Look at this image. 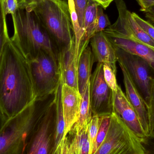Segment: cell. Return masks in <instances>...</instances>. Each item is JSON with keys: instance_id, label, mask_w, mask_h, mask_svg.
Here are the masks:
<instances>
[{"instance_id": "obj_1", "label": "cell", "mask_w": 154, "mask_h": 154, "mask_svg": "<svg viewBox=\"0 0 154 154\" xmlns=\"http://www.w3.org/2000/svg\"><path fill=\"white\" fill-rule=\"evenodd\" d=\"M36 99L28 60L10 38L0 61V110L5 121Z\"/></svg>"}, {"instance_id": "obj_2", "label": "cell", "mask_w": 154, "mask_h": 154, "mask_svg": "<svg viewBox=\"0 0 154 154\" xmlns=\"http://www.w3.org/2000/svg\"><path fill=\"white\" fill-rule=\"evenodd\" d=\"M55 99V94L36 100L22 111L6 120L0 127V154H20L27 137L38 125Z\"/></svg>"}, {"instance_id": "obj_3", "label": "cell", "mask_w": 154, "mask_h": 154, "mask_svg": "<svg viewBox=\"0 0 154 154\" xmlns=\"http://www.w3.org/2000/svg\"><path fill=\"white\" fill-rule=\"evenodd\" d=\"M23 9L32 11L49 35L58 51L75 41L68 0H41Z\"/></svg>"}, {"instance_id": "obj_4", "label": "cell", "mask_w": 154, "mask_h": 154, "mask_svg": "<svg viewBox=\"0 0 154 154\" xmlns=\"http://www.w3.org/2000/svg\"><path fill=\"white\" fill-rule=\"evenodd\" d=\"M12 18L14 32L11 40L27 60L41 51L57 57L55 45L33 11L19 8Z\"/></svg>"}, {"instance_id": "obj_5", "label": "cell", "mask_w": 154, "mask_h": 154, "mask_svg": "<svg viewBox=\"0 0 154 154\" xmlns=\"http://www.w3.org/2000/svg\"><path fill=\"white\" fill-rule=\"evenodd\" d=\"M28 60L36 100H42L54 94L62 83L57 57L41 51Z\"/></svg>"}, {"instance_id": "obj_6", "label": "cell", "mask_w": 154, "mask_h": 154, "mask_svg": "<svg viewBox=\"0 0 154 154\" xmlns=\"http://www.w3.org/2000/svg\"><path fill=\"white\" fill-rule=\"evenodd\" d=\"M143 142L113 112L106 136L93 154H148Z\"/></svg>"}, {"instance_id": "obj_7", "label": "cell", "mask_w": 154, "mask_h": 154, "mask_svg": "<svg viewBox=\"0 0 154 154\" xmlns=\"http://www.w3.org/2000/svg\"><path fill=\"white\" fill-rule=\"evenodd\" d=\"M117 60L123 65L146 106L149 102L152 69L148 62L141 57L114 47Z\"/></svg>"}, {"instance_id": "obj_8", "label": "cell", "mask_w": 154, "mask_h": 154, "mask_svg": "<svg viewBox=\"0 0 154 154\" xmlns=\"http://www.w3.org/2000/svg\"><path fill=\"white\" fill-rule=\"evenodd\" d=\"M103 63H98L90 80L89 97L92 115L110 116L114 112L113 91L104 79Z\"/></svg>"}, {"instance_id": "obj_9", "label": "cell", "mask_w": 154, "mask_h": 154, "mask_svg": "<svg viewBox=\"0 0 154 154\" xmlns=\"http://www.w3.org/2000/svg\"><path fill=\"white\" fill-rule=\"evenodd\" d=\"M113 109L125 124L142 140L148 137L138 115L120 86L113 91Z\"/></svg>"}, {"instance_id": "obj_10", "label": "cell", "mask_w": 154, "mask_h": 154, "mask_svg": "<svg viewBox=\"0 0 154 154\" xmlns=\"http://www.w3.org/2000/svg\"><path fill=\"white\" fill-rule=\"evenodd\" d=\"M103 33L114 47L119 48L128 53L137 55L145 60L152 69L154 78V51L137 39L120 34L109 27Z\"/></svg>"}, {"instance_id": "obj_11", "label": "cell", "mask_w": 154, "mask_h": 154, "mask_svg": "<svg viewBox=\"0 0 154 154\" xmlns=\"http://www.w3.org/2000/svg\"><path fill=\"white\" fill-rule=\"evenodd\" d=\"M55 99L38 125V128L27 154H50L51 129L55 125Z\"/></svg>"}, {"instance_id": "obj_12", "label": "cell", "mask_w": 154, "mask_h": 154, "mask_svg": "<svg viewBox=\"0 0 154 154\" xmlns=\"http://www.w3.org/2000/svg\"><path fill=\"white\" fill-rule=\"evenodd\" d=\"M81 99L78 89L62 84L61 104L65 123L64 139L78 121Z\"/></svg>"}, {"instance_id": "obj_13", "label": "cell", "mask_w": 154, "mask_h": 154, "mask_svg": "<svg viewBox=\"0 0 154 154\" xmlns=\"http://www.w3.org/2000/svg\"><path fill=\"white\" fill-rule=\"evenodd\" d=\"M57 57L62 84H67L78 89L75 41L68 47L59 50Z\"/></svg>"}, {"instance_id": "obj_14", "label": "cell", "mask_w": 154, "mask_h": 154, "mask_svg": "<svg viewBox=\"0 0 154 154\" xmlns=\"http://www.w3.org/2000/svg\"><path fill=\"white\" fill-rule=\"evenodd\" d=\"M124 78L126 96L136 111L141 124L148 136L150 134L149 118L147 106L136 88L131 78L123 65L119 64Z\"/></svg>"}, {"instance_id": "obj_15", "label": "cell", "mask_w": 154, "mask_h": 154, "mask_svg": "<svg viewBox=\"0 0 154 154\" xmlns=\"http://www.w3.org/2000/svg\"><path fill=\"white\" fill-rule=\"evenodd\" d=\"M95 62L109 65L116 74V56L114 46L103 31L95 33L90 40Z\"/></svg>"}, {"instance_id": "obj_16", "label": "cell", "mask_w": 154, "mask_h": 154, "mask_svg": "<svg viewBox=\"0 0 154 154\" xmlns=\"http://www.w3.org/2000/svg\"><path fill=\"white\" fill-rule=\"evenodd\" d=\"M89 151L88 126L78 133L70 131L54 154H89Z\"/></svg>"}, {"instance_id": "obj_17", "label": "cell", "mask_w": 154, "mask_h": 154, "mask_svg": "<svg viewBox=\"0 0 154 154\" xmlns=\"http://www.w3.org/2000/svg\"><path fill=\"white\" fill-rule=\"evenodd\" d=\"M95 62L91 48L88 46L81 54L77 68L78 90L81 96L90 80L92 66Z\"/></svg>"}, {"instance_id": "obj_18", "label": "cell", "mask_w": 154, "mask_h": 154, "mask_svg": "<svg viewBox=\"0 0 154 154\" xmlns=\"http://www.w3.org/2000/svg\"><path fill=\"white\" fill-rule=\"evenodd\" d=\"M62 83L55 92V103L56 106L55 127H54V143L51 154L55 153L61 142L64 140L65 123L61 104V88Z\"/></svg>"}, {"instance_id": "obj_19", "label": "cell", "mask_w": 154, "mask_h": 154, "mask_svg": "<svg viewBox=\"0 0 154 154\" xmlns=\"http://www.w3.org/2000/svg\"><path fill=\"white\" fill-rule=\"evenodd\" d=\"M99 5L94 1L89 0L84 15L83 23L84 35L83 41L80 50V57L82 51L88 46L90 40L94 35L97 10Z\"/></svg>"}, {"instance_id": "obj_20", "label": "cell", "mask_w": 154, "mask_h": 154, "mask_svg": "<svg viewBox=\"0 0 154 154\" xmlns=\"http://www.w3.org/2000/svg\"><path fill=\"white\" fill-rule=\"evenodd\" d=\"M90 82L82 95L79 119L70 131L78 133L88 126L92 117L89 97Z\"/></svg>"}, {"instance_id": "obj_21", "label": "cell", "mask_w": 154, "mask_h": 154, "mask_svg": "<svg viewBox=\"0 0 154 154\" xmlns=\"http://www.w3.org/2000/svg\"><path fill=\"white\" fill-rule=\"evenodd\" d=\"M128 19L130 29L134 36L139 41L154 51V41L139 26L132 15V12L128 11Z\"/></svg>"}, {"instance_id": "obj_22", "label": "cell", "mask_w": 154, "mask_h": 154, "mask_svg": "<svg viewBox=\"0 0 154 154\" xmlns=\"http://www.w3.org/2000/svg\"><path fill=\"white\" fill-rule=\"evenodd\" d=\"M6 16L4 11L2 0H0V61L5 45L10 38L6 23Z\"/></svg>"}, {"instance_id": "obj_23", "label": "cell", "mask_w": 154, "mask_h": 154, "mask_svg": "<svg viewBox=\"0 0 154 154\" xmlns=\"http://www.w3.org/2000/svg\"><path fill=\"white\" fill-rule=\"evenodd\" d=\"M111 115L100 117L99 128L91 154L97 151L105 140L109 128Z\"/></svg>"}, {"instance_id": "obj_24", "label": "cell", "mask_w": 154, "mask_h": 154, "mask_svg": "<svg viewBox=\"0 0 154 154\" xmlns=\"http://www.w3.org/2000/svg\"><path fill=\"white\" fill-rule=\"evenodd\" d=\"M100 122V117L93 115L88 126V137L90 145L89 154H91Z\"/></svg>"}, {"instance_id": "obj_25", "label": "cell", "mask_w": 154, "mask_h": 154, "mask_svg": "<svg viewBox=\"0 0 154 154\" xmlns=\"http://www.w3.org/2000/svg\"><path fill=\"white\" fill-rule=\"evenodd\" d=\"M111 25L110 21L107 14L104 13L103 8L99 5L97 10L96 23L94 28V35L97 32H102Z\"/></svg>"}, {"instance_id": "obj_26", "label": "cell", "mask_w": 154, "mask_h": 154, "mask_svg": "<svg viewBox=\"0 0 154 154\" xmlns=\"http://www.w3.org/2000/svg\"><path fill=\"white\" fill-rule=\"evenodd\" d=\"M73 1L79 25L84 35L83 27L84 15L89 0H73Z\"/></svg>"}, {"instance_id": "obj_27", "label": "cell", "mask_w": 154, "mask_h": 154, "mask_svg": "<svg viewBox=\"0 0 154 154\" xmlns=\"http://www.w3.org/2000/svg\"><path fill=\"white\" fill-rule=\"evenodd\" d=\"M149 118L150 134H154V78H151L150 97L147 105Z\"/></svg>"}, {"instance_id": "obj_28", "label": "cell", "mask_w": 154, "mask_h": 154, "mask_svg": "<svg viewBox=\"0 0 154 154\" xmlns=\"http://www.w3.org/2000/svg\"><path fill=\"white\" fill-rule=\"evenodd\" d=\"M103 74L104 79L108 86L113 91H116L118 86L116 78V74L113 71L111 67L106 64L103 65Z\"/></svg>"}, {"instance_id": "obj_29", "label": "cell", "mask_w": 154, "mask_h": 154, "mask_svg": "<svg viewBox=\"0 0 154 154\" xmlns=\"http://www.w3.org/2000/svg\"><path fill=\"white\" fill-rule=\"evenodd\" d=\"M132 15L139 26L154 41V25L148 21L141 18L135 13L132 12Z\"/></svg>"}, {"instance_id": "obj_30", "label": "cell", "mask_w": 154, "mask_h": 154, "mask_svg": "<svg viewBox=\"0 0 154 154\" xmlns=\"http://www.w3.org/2000/svg\"><path fill=\"white\" fill-rule=\"evenodd\" d=\"M4 11L5 15H15L19 9L18 0H2Z\"/></svg>"}, {"instance_id": "obj_31", "label": "cell", "mask_w": 154, "mask_h": 154, "mask_svg": "<svg viewBox=\"0 0 154 154\" xmlns=\"http://www.w3.org/2000/svg\"><path fill=\"white\" fill-rule=\"evenodd\" d=\"M141 7L140 11L145 12L154 5V0H136Z\"/></svg>"}, {"instance_id": "obj_32", "label": "cell", "mask_w": 154, "mask_h": 154, "mask_svg": "<svg viewBox=\"0 0 154 154\" xmlns=\"http://www.w3.org/2000/svg\"><path fill=\"white\" fill-rule=\"evenodd\" d=\"M144 13L148 21L154 25V5L148 8Z\"/></svg>"}, {"instance_id": "obj_33", "label": "cell", "mask_w": 154, "mask_h": 154, "mask_svg": "<svg viewBox=\"0 0 154 154\" xmlns=\"http://www.w3.org/2000/svg\"><path fill=\"white\" fill-rule=\"evenodd\" d=\"M92 1L96 2L100 6H101L104 9H106L114 0H92Z\"/></svg>"}, {"instance_id": "obj_34", "label": "cell", "mask_w": 154, "mask_h": 154, "mask_svg": "<svg viewBox=\"0 0 154 154\" xmlns=\"http://www.w3.org/2000/svg\"><path fill=\"white\" fill-rule=\"evenodd\" d=\"M39 1H41V0H18L19 8L20 9H23L27 5Z\"/></svg>"}, {"instance_id": "obj_35", "label": "cell", "mask_w": 154, "mask_h": 154, "mask_svg": "<svg viewBox=\"0 0 154 154\" xmlns=\"http://www.w3.org/2000/svg\"><path fill=\"white\" fill-rule=\"evenodd\" d=\"M5 121V119L3 116L2 114V112H1V110H0V127L1 126V125L2 124H3V123Z\"/></svg>"}, {"instance_id": "obj_36", "label": "cell", "mask_w": 154, "mask_h": 154, "mask_svg": "<svg viewBox=\"0 0 154 154\" xmlns=\"http://www.w3.org/2000/svg\"><path fill=\"white\" fill-rule=\"evenodd\" d=\"M152 154H154V149H153V150L152 151Z\"/></svg>"}]
</instances>
